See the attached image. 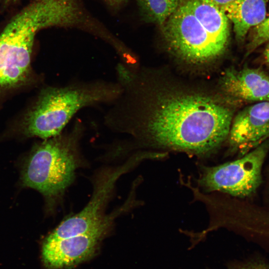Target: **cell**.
<instances>
[{"label":"cell","instance_id":"6da1fadb","mask_svg":"<svg viewBox=\"0 0 269 269\" xmlns=\"http://www.w3.org/2000/svg\"><path fill=\"white\" fill-rule=\"evenodd\" d=\"M235 107L194 92L171 91L151 97L134 77L123 86L104 124L159 147L205 154L228 136Z\"/></svg>","mask_w":269,"mask_h":269},{"label":"cell","instance_id":"ba28073f","mask_svg":"<svg viewBox=\"0 0 269 269\" xmlns=\"http://www.w3.org/2000/svg\"><path fill=\"white\" fill-rule=\"evenodd\" d=\"M229 143L234 150L244 155L269 137V102L255 103L233 118Z\"/></svg>","mask_w":269,"mask_h":269},{"label":"cell","instance_id":"9a60e30c","mask_svg":"<svg viewBox=\"0 0 269 269\" xmlns=\"http://www.w3.org/2000/svg\"><path fill=\"white\" fill-rule=\"evenodd\" d=\"M202 1L216 6L220 9L235 0H201Z\"/></svg>","mask_w":269,"mask_h":269},{"label":"cell","instance_id":"7c38bea8","mask_svg":"<svg viewBox=\"0 0 269 269\" xmlns=\"http://www.w3.org/2000/svg\"><path fill=\"white\" fill-rule=\"evenodd\" d=\"M140 13L147 22L162 25L175 11L182 0H135Z\"/></svg>","mask_w":269,"mask_h":269},{"label":"cell","instance_id":"3957f363","mask_svg":"<svg viewBox=\"0 0 269 269\" xmlns=\"http://www.w3.org/2000/svg\"><path fill=\"white\" fill-rule=\"evenodd\" d=\"M85 129L83 122L77 120L68 131L37 144L25 164L23 185L48 198L61 195L73 180L79 142Z\"/></svg>","mask_w":269,"mask_h":269},{"label":"cell","instance_id":"8992f818","mask_svg":"<svg viewBox=\"0 0 269 269\" xmlns=\"http://www.w3.org/2000/svg\"><path fill=\"white\" fill-rule=\"evenodd\" d=\"M130 160L104 177L95 187L90 201L82 210L62 221L46 238L57 240L83 234L97 228L105 220L104 208L119 177L134 163Z\"/></svg>","mask_w":269,"mask_h":269},{"label":"cell","instance_id":"9c48e42d","mask_svg":"<svg viewBox=\"0 0 269 269\" xmlns=\"http://www.w3.org/2000/svg\"><path fill=\"white\" fill-rule=\"evenodd\" d=\"M220 86L234 106L269 102V75L260 68H229L223 73Z\"/></svg>","mask_w":269,"mask_h":269},{"label":"cell","instance_id":"2e32d148","mask_svg":"<svg viewBox=\"0 0 269 269\" xmlns=\"http://www.w3.org/2000/svg\"><path fill=\"white\" fill-rule=\"evenodd\" d=\"M112 8L117 9L125 4L128 0H104Z\"/></svg>","mask_w":269,"mask_h":269},{"label":"cell","instance_id":"7a4b0ae2","mask_svg":"<svg viewBox=\"0 0 269 269\" xmlns=\"http://www.w3.org/2000/svg\"><path fill=\"white\" fill-rule=\"evenodd\" d=\"M122 92L123 88L117 82L103 80L77 81L62 86L46 87L25 116L24 132L44 139L56 136L81 109L112 105Z\"/></svg>","mask_w":269,"mask_h":269},{"label":"cell","instance_id":"30bf717a","mask_svg":"<svg viewBox=\"0 0 269 269\" xmlns=\"http://www.w3.org/2000/svg\"><path fill=\"white\" fill-rule=\"evenodd\" d=\"M268 1L235 0L221 8L233 23L238 40H243L251 28L266 18Z\"/></svg>","mask_w":269,"mask_h":269},{"label":"cell","instance_id":"e0dca14e","mask_svg":"<svg viewBox=\"0 0 269 269\" xmlns=\"http://www.w3.org/2000/svg\"><path fill=\"white\" fill-rule=\"evenodd\" d=\"M264 55L267 63L269 65V42L265 51Z\"/></svg>","mask_w":269,"mask_h":269},{"label":"cell","instance_id":"8fae6325","mask_svg":"<svg viewBox=\"0 0 269 269\" xmlns=\"http://www.w3.org/2000/svg\"><path fill=\"white\" fill-rule=\"evenodd\" d=\"M215 42L226 50L230 35L229 19L220 8L201 0H182Z\"/></svg>","mask_w":269,"mask_h":269},{"label":"cell","instance_id":"52a82bcc","mask_svg":"<svg viewBox=\"0 0 269 269\" xmlns=\"http://www.w3.org/2000/svg\"><path fill=\"white\" fill-rule=\"evenodd\" d=\"M112 219L107 217L99 227L83 234L57 240L45 239L42 248L44 265L52 269H66L89 258L95 253Z\"/></svg>","mask_w":269,"mask_h":269},{"label":"cell","instance_id":"5b68a950","mask_svg":"<svg viewBox=\"0 0 269 269\" xmlns=\"http://www.w3.org/2000/svg\"><path fill=\"white\" fill-rule=\"evenodd\" d=\"M269 150V140L266 139L237 160L207 168L199 184L209 191L241 198L251 196L261 184L262 167Z\"/></svg>","mask_w":269,"mask_h":269},{"label":"cell","instance_id":"4fadbf2b","mask_svg":"<svg viewBox=\"0 0 269 269\" xmlns=\"http://www.w3.org/2000/svg\"><path fill=\"white\" fill-rule=\"evenodd\" d=\"M269 42V17L252 28L248 45V53H251L258 47Z\"/></svg>","mask_w":269,"mask_h":269},{"label":"cell","instance_id":"5bb4252c","mask_svg":"<svg viewBox=\"0 0 269 269\" xmlns=\"http://www.w3.org/2000/svg\"><path fill=\"white\" fill-rule=\"evenodd\" d=\"M227 269H269L263 263L250 262L231 265Z\"/></svg>","mask_w":269,"mask_h":269},{"label":"cell","instance_id":"277c9868","mask_svg":"<svg viewBox=\"0 0 269 269\" xmlns=\"http://www.w3.org/2000/svg\"><path fill=\"white\" fill-rule=\"evenodd\" d=\"M161 26L168 49L188 64H209L225 51L211 37L182 0Z\"/></svg>","mask_w":269,"mask_h":269},{"label":"cell","instance_id":"ac0fdd59","mask_svg":"<svg viewBox=\"0 0 269 269\" xmlns=\"http://www.w3.org/2000/svg\"><path fill=\"white\" fill-rule=\"evenodd\" d=\"M12 0H5V1L6 2H9V1H12Z\"/></svg>","mask_w":269,"mask_h":269}]
</instances>
